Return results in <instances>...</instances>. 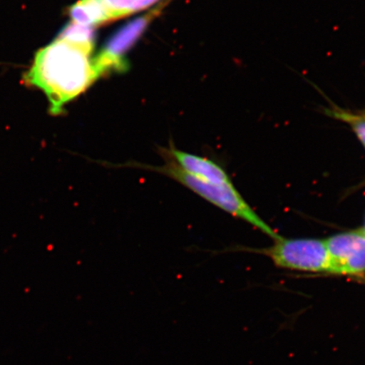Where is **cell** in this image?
<instances>
[{
    "label": "cell",
    "mask_w": 365,
    "mask_h": 365,
    "mask_svg": "<svg viewBox=\"0 0 365 365\" xmlns=\"http://www.w3.org/2000/svg\"><path fill=\"white\" fill-rule=\"evenodd\" d=\"M93 53L57 38L36 52L23 82L42 91L49 102V113L59 115L67 103L99 78L91 57Z\"/></svg>",
    "instance_id": "obj_1"
},
{
    "label": "cell",
    "mask_w": 365,
    "mask_h": 365,
    "mask_svg": "<svg viewBox=\"0 0 365 365\" xmlns=\"http://www.w3.org/2000/svg\"><path fill=\"white\" fill-rule=\"evenodd\" d=\"M114 168H136V170L157 173L159 175L170 178V179L179 182L180 185L192 191V192L199 195L200 197L221 208L223 211L251 223V225L264 232V234L271 236L272 238L276 240L282 239L253 212V210L242 198V196L238 192V190L235 189L234 185L232 184V182L218 185L200 180L198 178L190 175V173L181 170L180 168L170 161H165V164L162 166L130 162L115 164Z\"/></svg>",
    "instance_id": "obj_2"
},
{
    "label": "cell",
    "mask_w": 365,
    "mask_h": 365,
    "mask_svg": "<svg viewBox=\"0 0 365 365\" xmlns=\"http://www.w3.org/2000/svg\"><path fill=\"white\" fill-rule=\"evenodd\" d=\"M161 9L162 7L154 9L145 15L128 22L108 38L101 51L93 58L98 77L108 73H124L128 71L129 62L127 61L126 54L133 48Z\"/></svg>",
    "instance_id": "obj_3"
},
{
    "label": "cell",
    "mask_w": 365,
    "mask_h": 365,
    "mask_svg": "<svg viewBox=\"0 0 365 365\" xmlns=\"http://www.w3.org/2000/svg\"><path fill=\"white\" fill-rule=\"evenodd\" d=\"M277 241L269 254L278 267L292 270L329 272L330 259L326 241L309 239Z\"/></svg>",
    "instance_id": "obj_4"
},
{
    "label": "cell",
    "mask_w": 365,
    "mask_h": 365,
    "mask_svg": "<svg viewBox=\"0 0 365 365\" xmlns=\"http://www.w3.org/2000/svg\"><path fill=\"white\" fill-rule=\"evenodd\" d=\"M331 273L361 275L365 272V235L363 230L344 232L326 240Z\"/></svg>",
    "instance_id": "obj_5"
},
{
    "label": "cell",
    "mask_w": 365,
    "mask_h": 365,
    "mask_svg": "<svg viewBox=\"0 0 365 365\" xmlns=\"http://www.w3.org/2000/svg\"><path fill=\"white\" fill-rule=\"evenodd\" d=\"M160 155L164 161L175 163L181 170L200 180L218 185L231 182L227 172L211 159L182 152L173 145L170 148H160Z\"/></svg>",
    "instance_id": "obj_6"
},
{
    "label": "cell",
    "mask_w": 365,
    "mask_h": 365,
    "mask_svg": "<svg viewBox=\"0 0 365 365\" xmlns=\"http://www.w3.org/2000/svg\"><path fill=\"white\" fill-rule=\"evenodd\" d=\"M71 22L95 27L111 21L107 8L102 0H80L68 10Z\"/></svg>",
    "instance_id": "obj_7"
},
{
    "label": "cell",
    "mask_w": 365,
    "mask_h": 365,
    "mask_svg": "<svg viewBox=\"0 0 365 365\" xmlns=\"http://www.w3.org/2000/svg\"><path fill=\"white\" fill-rule=\"evenodd\" d=\"M111 20H118L153 6L159 0H102Z\"/></svg>",
    "instance_id": "obj_8"
},
{
    "label": "cell",
    "mask_w": 365,
    "mask_h": 365,
    "mask_svg": "<svg viewBox=\"0 0 365 365\" xmlns=\"http://www.w3.org/2000/svg\"><path fill=\"white\" fill-rule=\"evenodd\" d=\"M95 36L94 27L81 26L71 21L63 27L58 38L94 51Z\"/></svg>",
    "instance_id": "obj_9"
},
{
    "label": "cell",
    "mask_w": 365,
    "mask_h": 365,
    "mask_svg": "<svg viewBox=\"0 0 365 365\" xmlns=\"http://www.w3.org/2000/svg\"><path fill=\"white\" fill-rule=\"evenodd\" d=\"M333 115L349 123L365 147V118L363 115H357V114L344 110H336L333 113Z\"/></svg>",
    "instance_id": "obj_10"
},
{
    "label": "cell",
    "mask_w": 365,
    "mask_h": 365,
    "mask_svg": "<svg viewBox=\"0 0 365 365\" xmlns=\"http://www.w3.org/2000/svg\"><path fill=\"white\" fill-rule=\"evenodd\" d=\"M363 230V232H364V235H365V227H364V230Z\"/></svg>",
    "instance_id": "obj_11"
},
{
    "label": "cell",
    "mask_w": 365,
    "mask_h": 365,
    "mask_svg": "<svg viewBox=\"0 0 365 365\" xmlns=\"http://www.w3.org/2000/svg\"><path fill=\"white\" fill-rule=\"evenodd\" d=\"M363 117L365 118V114H364V115H363Z\"/></svg>",
    "instance_id": "obj_12"
}]
</instances>
